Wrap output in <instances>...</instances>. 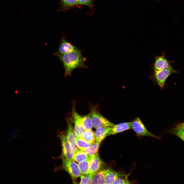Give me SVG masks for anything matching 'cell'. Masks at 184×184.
<instances>
[{
  "mask_svg": "<svg viewBox=\"0 0 184 184\" xmlns=\"http://www.w3.org/2000/svg\"><path fill=\"white\" fill-rule=\"evenodd\" d=\"M106 169H100L94 175L93 184H105Z\"/></svg>",
  "mask_w": 184,
  "mask_h": 184,
  "instance_id": "5bb4252c",
  "label": "cell"
},
{
  "mask_svg": "<svg viewBox=\"0 0 184 184\" xmlns=\"http://www.w3.org/2000/svg\"><path fill=\"white\" fill-rule=\"evenodd\" d=\"M129 174L124 172H119V176L113 184H131L133 181L129 180L128 179Z\"/></svg>",
  "mask_w": 184,
  "mask_h": 184,
  "instance_id": "ac0fdd59",
  "label": "cell"
},
{
  "mask_svg": "<svg viewBox=\"0 0 184 184\" xmlns=\"http://www.w3.org/2000/svg\"><path fill=\"white\" fill-rule=\"evenodd\" d=\"M82 123L84 130H91L93 126L90 113L88 114L82 116Z\"/></svg>",
  "mask_w": 184,
  "mask_h": 184,
  "instance_id": "d6986e66",
  "label": "cell"
},
{
  "mask_svg": "<svg viewBox=\"0 0 184 184\" xmlns=\"http://www.w3.org/2000/svg\"><path fill=\"white\" fill-rule=\"evenodd\" d=\"M170 133L176 135L184 142V130L176 127L171 130Z\"/></svg>",
  "mask_w": 184,
  "mask_h": 184,
  "instance_id": "cb8c5ba5",
  "label": "cell"
},
{
  "mask_svg": "<svg viewBox=\"0 0 184 184\" xmlns=\"http://www.w3.org/2000/svg\"><path fill=\"white\" fill-rule=\"evenodd\" d=\"M171 66L170 62L165 58L164 53L160 56H157L153 66L154 70H159L167 68Z\"/></svg>",
  "mask_w": 184,
  "mask_h": 184,
  "instance_id": "8fae6325",
  "label": "cell"
},
{
  "mask_svg": "<svg viewBox=\"0 0 184 184\" xmlns=\"http://www.w3.org/2000/svg\"><path fill=\"white\" fill-rule=\"evenodd\" d=\"M80 138L92 144L95 143L96 141L95 133L91 130H84Z\"/></svg>",
  "mask_w": 184,
  "mask_h": 184,
  "instance_id": "e0dca14e",
  "label": "cell"
},
{
  "mask_svg": "<svg viewBox=\"0 0 184 184\" xmlns=\"http://www.w3.org/2000/svg\"><path fill=\"white\" fill-rule=\"evenodd\" d=\"M178 73L171 66L162 70H154L153 76L159 86L163 88L168 77L172 74Z\"/></svg>",
  "mask_w": 184,
  "mask_h": 184,
  "instance_id": "277c9868",
  "label": "cell"
},
{
  "mask_svg": "<svg viewBox=\"0 0 184 184\" xmlns=\"http://www.w3.org/2000/svg\"><path fill=\"white\" fill-rule=\"evenodd\" d=\"M62 147V156L67 159L72 160L75 152L68 141L65 135L61 133L59 135Z\"/></svg>",
  "mask_w": 184,
  "mask_h": 184,
  "instance_id": "8992f818",
  "label": "cell"
},
{
  "mask_svg": "<svg viewBox=\"0 0 184 184\" xmlns=\"http://www.w3.org/2000/svg\"><path fill=\"white\" fill-rule=\"evenodd\" d=\"M117 172L110 168L106 169L105 184H113L119 176Z\"/></svg>",
  "mask_w": 184,
  "mask_h": 184,
  "instance_id": "9a60e30c",
  "label": "cell"
},
{
  "mask_svg": "<svg viewBox=\"0 0 184 184\" xmlns=\"http://www.w3.org/2000/svg\"><path fill=\"white\" fill-rule=\"evenodd\" d=\"M91 0H77V4L88 5L91 2Z\"/></svg>",
  "mask_w": 184,
  "mask_h": 184,
  "instance_id": "484cf974",
  "label": "cell"
},
{
  "mask_svg": "<svg viewBox=\"0 0 184 184\" xmlns=\"http://www.w3.org/2000/svg\"><path fill=\"white\" fill-rule=\"evenodd\" d=\"M79 50L71 43L67 41L64 37L61 40L57 52L54 54L57 57L59 55Z\"/></svg>",
  "mask_w": 184,
  "mask_h": 184,
  "instance_id": "ba28073f",
  "label": "cell"
},
{
  "mask_svg": "<svg viewBox=\"0 0 184 184\" xmlns=\"http://www.w3.org/2000/svg\"><path fill=\"white\" fill-rule=\"evenodd\" d=\"M111 129V127H102L97 129L95 133L96 142L100 143L107 136Z\"/></svg>",
  "mask_w": 184,
  "mask_h": 184,
  "instance_id": "4fadbf2b",
  "label": "cell"
},
{
  "mask_svg": "<svg viewBox=\"0 0 184 184\" xmlns=\"http://www.w3.org/2000/svg\"><path fill=\"white\" fill-rule=\"evenodd\" d=\"M93 127L97 129L102 127H111L115 124L103 116L95 109L90 112Z\"/></svg>",
  "mask_w": 184,
  "mask_h": 184,
  "instance_id": "7a4b0ae2",
  "label": "cell"
},
{
  "mask_svg": "<svg viewBox=\"0 0 184 184\" xmlns=\"http://www.w3.org/2000/svg\"><path fill=\"white\" fill-rule=\"evenodd\" d=\"M132 122L122 123L118 124H114L111 127V130L109 132L107 136L123 132L131 129Z\"/></svg>",
  "mask_w": 184,
  "mask_h": 184,
  "instance_id": "7c38bea8",
  "label": "cell"
},
{
  "mask_svg": "<svg viewBox=\"0 0 184 184\" xmlns=\"http://www.w3.org/2000/svg\"><path fill=\"white\" fill-rule=\"evenodd\" d=\"M100 143L96 142L89 147L83 150V151L88 156L92 157L97 153L99 149Z\"/></svg>",
  "mask_w": 184,
  "mask_h": 184,
  "instance_id": "ffe728a7",
  "label": "cell"
},
{
  "mask_svg": "<svg viewBox=\"0 0 184 184\" xmlns=\"http://www.w3.org/2000/svg\"><path fill=\"white\" fill-rule=\"evenodd\" d=\"M72 119H70L74 124V133L77 139L80 138L84 131L82 123V116L80 115L76 111L74 104L72 108Z\"/></svg>",
  "mask_w": 184,
  "mask_h": 184,
  "instance_id": "52a82bcc",
  "label": "cell"
},
{
  "mask_svg": "<svg viewBox=\"0 0 184 184\" xmlns=\"http://www.w3.org/2000/svg\"><path fill=\"white\" fill-rule=\"evenodd\" d=\"M67 127L65 136L68 141L75 152L79 149L76 144L77 137L74 133L72 122L70 119H67Z\"/></svg>",
  "mask_w": 184,
  "mask_h": 184,
  "instance_id": "9c48e42d",
  "label": "cell"
},
{
  "mask_svg": "<svg viewBox=\"0 0 184 184\" xmlns=\"http://www.w3.org/2000/svg\"><path fill=\"white\" fill-rule=\"evenodd\" d=\"M64 5L66 6H72L77 4V0H62Z\"/></svg>",
  "mask_w": 184,
  "mask_h": 184,
  "instance_id": "d4e9b609",
  "label": "cell"
},
{
  "mask_svg": "<svg viewBox=\"0 0 184 184\" xmlns=\"http://www.w3.org/2000/svg\"><path fill=\"white\" fill-rule=\"evenodd\" d=\"M176 127L184 130V122L178 124Z\"/></svg>",
  "mask_w": 184,
  "mask_h": 184,
  "instance_id": "4316f807",
  "label": "cell"
},
{
  "mask_svg": "<svg viewBox=\"0 0 184 184\" xmlns=\"http://www.w3.org/2000/svg\"><path fill=\"white\" fill-rule=\"evenodd\" d=\"M76 144L78 148L82 151L89 147L92 145L81 138L77 139Z\"/></svg>",
  "mask_w": 184,
  "mask_h": 184,
  "instance_id": "603a6c76",
  "label": "cell"
},
{
  "mask_svg": "<svg viewBox=\"0 0 184 184\" xmlns=\"http://www.w3.org/2000/svg\"><path fill=\"white\" fill-rule=\"evenodd\" d=\"M103 163L97 152L93 156L90 164L89 174H94L101 169Z\"/></svg>",
  "mask_w": 184,
  "mask_h": 184,
  "instance_id": "30bf717a",
  "label": "cell"
},
{
  "mask_svg": "<svg viewBox=\"0 0 184 184\" xmlns=\"http://www.w3.org/2000/svg\"><path fill=\"white\" fill-rule=\"evenodd\" d=\"M131 129L139 136L152 137L157 139L159 137L150 132L138 118H135L132 122Z\"/></svg>",
  "mask_w": 184,
  "mask_h": 184,
  "instance_id": "5b68a950",
  "label": "cell"
},
{
  "mask_svg": "<svg viewBox=\"0 0 184 184\" xmlns=\"http://www.w3.org/2000/svg\"><path fill=\"white\" fill-rule=\"evenodd\" d=\"M62 161V167L69 174L73 180H76L82 174L78 164L74 161L61 158Z\"/></svg>",
  "mask_w": 184,
  "mask_h": 184,
  "instance_id": "3957f363",
  "label": "cell"
},
{
  "mask_svg": "<svg viewBox=\"0 0 184 184\" xmlns=\"http://www.w3.org/2000/svg\"><path fill=\"white\" fill-rule=\"evenodd\" d=\"M89 157L82 151L78 150L75 152L72 160L79 163L87 159Z\"/></svg>",
  "mask_w": 184,
  "mask_h": 184,
  "instance_id": "44dd1931",
  "label": "cell"
},
{
  "mask_svg": "<svg viewBox=\"0 0 184 184\" xmlns=\"http://www.w3.org/2000/svg\"><path fill=\"white\" fill-rule=\"evenodd\" d=\"M92 157L89 156L87 159L78 163V166L82 174H89L90 165Z\"/></svg>",
  "mask_w": 184,
  "mask_h": 184,
  "instance_id": "2e32d148",
  "label": "cell"
},
{
  "mask_svg": "<svg viewBox=\"0 0 184 184\" xmlns=\"http://www.w3.org/2000/svg\"><path fill=\"white\" fill-rule=\"evenodd\" d=\"M63 65L64 77L72 75L75 69L87 67L85 64L86 58L82 56L80 50L61 55L57 56Z\"/></svg>",
  "mask_w": 184,
  "mask_h": 184,
  "instance_id": "6da1fadb",
  "label": "cell"
},
{
  "mask_svg": "<svg viewBox=\"0 0 184 184\" xmlns=\"http://www.w3.org/2000/svg\"><path fill=\"white\" fill-rule=\"evenodd\" d=\"M94 174H82L80 176V184L92 183L93 177Z\"/></svg>",
  "mask_w": 184,
  "mask_h": 184,
  "instance_id": "7402d4cb",
  "label": "cell"
}]
</instances>
